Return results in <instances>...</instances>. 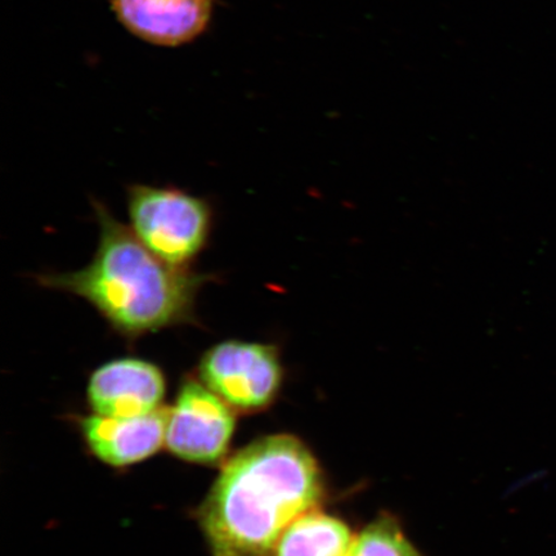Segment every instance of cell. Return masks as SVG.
<instances>
[{"mask_svg": "<svg viewBox=\"0 0 556 556\" xmlns=\"http://www.w3.org/2000/svg\"><path fill=\"white\" fill-rule=\"evenodd\" d=\"M348 556H420L409 544L397 523L380 518L354 539Z\"/></svg>", "mask_w": 556, "mask_h": 556, "instance_id": "cell-10", "label": "cell"}, {"mask_svg": "<svg viewBox=\"0 0 556 556\" xmlns=\"http://www.w3.org/2000/svg\"><path fill=\"white\" fill-rule=\"evenodd\" d=\"M94 208L101 238L92 263L75 273L41 276L39 283L86 299L131 338L193 321L194 301L207 276L160 260L106 207L94 203Z\"/></svg>", "mask_w": 556, "mask_h": 556, "instance_id": "cell-2", "label": "cell"}, {"mask_svg": "<svg viewBox=\"0 0 556 556\" xmlns=\"http://www.w3.org/2000/svg\"><path fill=\"white\" fill-rule=\"evenodd\" d=\"M236 428L235 412L203 381L186 379L168 408L165 446L194 464H215L227 454Z\"/></svg>", "mask_w": 556, "mask_h": 556, "instance_id": "cell-5", "label": "cell"}, {"mask_svg": "<svg viewBox=\"0 0 556 556\" xmlns=\"http://www.w3.org/2000/svg\"><path fill=\"white\" fill-rule=\"evenodd\" d=\"M128 206L131 231L172 266L185 268L205 247L212 214L204 200L179 190L135 186Z\"/></svg>", "mask_w": 556, "mask_h": 556, "instance_id": "cell-3", "label": "cell"}, {"mask_svg": "<svg viewBox=\"0 0 556 556\" xmlns=\"http://www.w3.org/2000/svg\"><path fill=\"white\" fill-rule=\"evenodd\" d=\"M121 23L149 43L177 47L205 30L213 0H113Z\"/></svg>", "mask_w": 556, "mask_h": 556, "instance_id": "cell-7", "label": "cell"}, {"mask_svg": "<svg viewBox=\"0 0 556 556\" xmlns=\"http://www.w3.org/2000/svg\"><path fill=\"white\" fill-rule=\"evenodd\" d=\"M168 408L146 416L116 419L92 415L81 421L90 451L104 464L129 467L157 454L165 444Z\"/></svg>", "mask_w": 556, "mask_h": 556, "instance_id": "cell-8", "label": "cell"}, {"mask_svg": "<svg viewBox=\"0 0 556 556\" xmlns=\"http://www.w3.org/2000/svg\"><path fill=\"white\" fill-rule=\"evenodd\" d=\"M321 496L307 447L293 435L264 437L225 464L199 521L212 556H273L283 532Z\"/></svg>", "mask_w": 556, "mask_h": 556, "instance_id": "cell-1", "label": "cell"}, {"mask_svg": "<svg viewBox=\"0 0 556 556\" xmlns=\"http://www.w3.org/2000/svg\"><path fill=\"white\" fill-rule=\"evenodd\" d=\"M354 539L343 521L313 509L289 526L274 556H348Z\"/></svg>", "mask_w": 556, "mask_h": 556, "instance_id": "cell-9", "label": "cell"}, {"mask_svg": "<svg viewBox=\"0 0 556 556\" xmlns=\"http://www.w3.org/2000/svg\"><path fill=\"white\" fill-rule=\"evenodd\" d=\"M87 394L96 415L116 419L146 416L162 408L165 378L148 361L115 359L92 374Z\"/></svg>", "mask_w": 556, "mask_h": 556, "instance_id": "cell-6", "label": "cell"}, {"mask_svg": "<svg viewBox=\"0 0 556 556\" xmlns=\"http://www.w3.org/2000/svg\"><path fill=\"white\" fill-rule=\"evenodd\" d=\"M200 378L235 413H258L280 392L283 368L276 346L229 340L205 353Z\"/></svg>", "mask_w": 556, "mask_h": 556, "instance_id": "cell-4", "label": "cell"}]
</instances>
